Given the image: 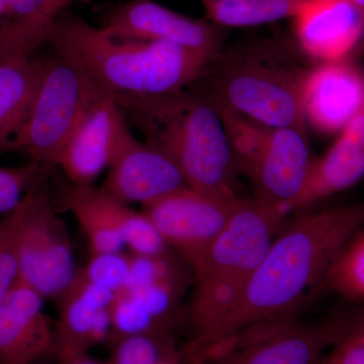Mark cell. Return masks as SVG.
I'll return each mask as SVG.
<instances>
[{
    "label": "cell",
    "instance_id": "obj_1",
    "mask_svg": "<svg viewBox=\"0 0 364 364\" xmlns=\"http://www.w3.org/2000/svg\"><path fill=\"white\" fill-rule=\"evenodd\" d=\"M363 227L364 203L287 215L240 301L207 348L256 321L296 317L308 291L323 284L335 256Z\"/></svg>",
    "mask_w": 364,
    "mask_h": 364
},
{
    "label": "cell",
    "instance_id": "obj_2",
    "mask_svg": "<svg viewBox=\"0 0 364 364\" xmlns=\"http://www.w3.org/2000/svg\"><path fill=\"white\" fill-rule=\"evenodd\" d=\"M70 59L100 90L116 98L154 97L186 90L212 57L164 42L117 39L80 16L62 14L46 42Z\"/></svg>",
    "mask_w": 364,
    "mask_h": 364
},
{
    "label": "cell",
    "instance_id": "obj_3",
    "mask_svg": "<svg viewBox=\"0 0 364 364\" xmlns=\"http://www.w3.org/2000/svg\"><path fill=\"white\" fill-rule=\"evenodd\" d=\"M305 57L284 38L245 41L223 48L191 86L267 128L306 127L304 90L312 67Z\"/></svg>",
    "mask_w": 364,
    "mask_h": 364
},
{
    "label": "cell",
    "instance_id": "obj_4",
    "mask_svg": "<svg viewBox=\"0 0 364 364\" xmlns=\"http://www.w3.org/2000/svg\"><path fill=\"white\" fill-rule=\"evenodd\" d=\"M145 142L169 157L188 188L239 196L238 171L221 117L193 86L154 97L117 98Z\"/></svg>",
    "mask_w": 364,
    "mask_h": 364
},
{
    "label": "cell",
    "instance_id": "obj_5",
    "mask_svg": "<svg viewBox=\"0 0 364 364\" xmlns=\"http://www.w3.org/2000/svg\"><path fill=\"white\" fill-rule=\"evenodd\" d=\"M286 208L241 198L224 231L193 268L195 291L186 321V364L205 350L243 296L287 215Z\"/></svg>",
    "mask_w": 364,
    "mask_h": 364
},
{
    "label": "cell",
    "instance_id": "obj_6",
    "mask_svg": "<svg viewBox=\"0 0 364 364\" xmlns=\"http://www.w3.org/2000/svg\"><path fill=\"white\" fill-rule=\"evenodd\" d=\"M41 177L4 222L18 264V282L58 299L75 279L70 237L56 212L48 178Z\"/></svg>",
    "mask_w": 364,
    "mask_h": 364
},
{
    "label": "cell",
    "instance_id": "obj_7",
    "mask_svg": "<svg viewBox=\"0 0 364 364\" xmlns=\"http://www.w3.org/2000/svg\"><path fill=\"white\" fill-rule=\"evenodd\" d=\"M100 90L80 67L55 52L43 61L39 85L14 149L23 151L51 176L69 136Z\"/></svg>",
    "mask_w": 364,
    "mask_h": 364
},
{
    "label": "cell",
    "instance_id": "obj_8",
    "mask_svg": "<svg viewBox=\"0 0 364 364\" xmlns=\"http://www.w3.org/2000/svg\"><path fill=\"white\" fill-rule=\"evenodd\" d=\"M335 342L328 321L309 325L296 317L264 318L220 340L188 364H320Z\"/></svg>",
    "mask_w": 364,
    "mask_h": 364
},
{
    "label": "cell",
    "instance_id": "obj_9",
    "mask_svg": "<svg viewBox=\"0 0 364 364\" xmlns=\"http://www.w3.org/2000/svg\"><path fill=\"white\" fill-rule=\"evenodd\" d=\"M55 205L71 213L87 237L91 253L122 252L152 256L162 253L164 240L143 212L117 200L105 189L78 186L67 179L57 184Z\"/></svg>",
    "mask_w": 364,
    "mask_h": 364
},
{
    "label": "cell",
    "instance_id": "obj_10",
    "mask_svg": "<svg viewBox=\"0 0 364 364\" xmlns=\"http://www.w3.org/2000/svg\"><path fill=\"white\" fill-rule=\"evenodd\" d=\"M241 198L184 186L143 205L142 212L167 245L193 269L224 231Z\"/></svg>",
    "mask_w": 364,
    "mask_h": 364
},
{
    "label": "cell",
    "instance_id": "obj_11",
    "mask_svg": "<svg viewBox=\"0 0 364 364\" xmlns=\"http://www.w3.org/2000/svg\"><path fill=\"white\" fill-rule=\"evenodd\" d=\"M98 28L117 39L164 42L214 57L225 47L227 28L171 11L153 0H129L98 14Z\"/></svg>",
    "mask_w": 364,
    "mask_h": 364
},
{
    "label": "cell",
    "instance_id": "obj_12",
    "mask_svg": "<svg viewBox=\"0 0 364 364\" xmlns=\"http://www.w3.org/2000/svg\"><path fill=\"white\" fill-rule=\"evenodd\" d=\"M128 119L116 97L100 90L64 145L57 168L78 186H90L109 168L127 134Z\"/></svg>",
    "mask_w": 364,
    "mask_h": 364
},
{
    "label": "cell",
    "instance_id": "obj_13",
    "mask_svg": "<svg viewBox=\"0 0 364 364\" xmlns=\"http://www.w3.org/2000/svg\"><path fill=\"white\" fill-rule=\"evenodd\" d=\"M314 160L306 127L272 129L249 178L254 200L293 212Z\"/></svg>",
    "mask_w": 364,
    "mask_h": 364
},
{
    "label": "cell",
    "instance_id": "obj_14",
    "mask_svg": "<svg viewBox=\"0 0 364 364\" xmlns=\"http://www.w3.org/2000/svg\"><path fill=\"white\" fill-rule=\"evenodd\" d=\"M116 294L83 279H75L57 301L58 321L54 326V355L59 364L87 358L93 346L109 340V306Z\"/></svg>",
    "mask_w": 364,
    "mask_h": 364
},
{
    "label": "cell",
    "instance_id": "obj_15",
    "mask_svg": "<svg viewBox=\"0 0 364 364\" xmlns=\"http://www.w3.org/2000/svg\"><path fill=\"white\" fill-rule=\"evenodd\" d=\"M102 188L126 203L146 205L186 186L174 162L129 132L109 165Z\"/></svg>",
    "mask_w": 364,
    "mask_h": 364
},
{
    "label": "cell",
    "instance_id": "obj_16",
    "mask_svg": "<svg viewBox=\"0 0 364 364\" xmlns=\"http://www.w3.org/2000/svg\"><path fill=\"white\" fill-rule=\"evenodd\" d=\"M293 18L299 49L321 63L342 61L364 39V13L353 0H305Z\"/></svg>",
    "mask_w": 364,
    "mask_h": 364
},
{
    "label": "cell",
    "instance_id": "obj_17",
    "mask_svg": "<svg viewBox=\"0 0 364 364\" xmlns=\"http://www.w3.org/2000/svg\"><path fill=\"white\" fill-rule=\"evenodd\" d=\"M364 111V73L344 60L312 67L304 90L306 124L341 133Z\"/></svg>",
    "mask_w": 364,
    "mask_h": 364
},
{
    "label": "cell",
    "instance_id": "obj_18",
    "mask_svg": "<svg viewBox=\"0 0 364 364\" xmlns=\"http://www.w3.org/2000/svg\"><path fill=\"white\" fill-rule=\"evenodd\" d=\"M44 299L18 282L0 305V364H38L54 355V326Z\"/></svg>",
    "mask_w": 364,
    "mask_h": 364
},
{
    "label": "cell",
    "instance_id": "obj_19",
    "mask_svg": "<svg viewBox=\"0 0 364 364\" xmlns=\"http://www.w3.org/2000/svg\"><path fill=\"white\" fill-rule=\"evenodd\" d=\"M364 177V111L343 131L323 156L314 160L308 181L294 210L313 208Z\"/></svg>",
    "mask_w": 364,
    "mask_h": 364
},
{
    "label": "cell",
    "instance_id": "obj_20",
    "mask_svg": "<svg viewBox=\"0 0 364 364\" xmlns=\"http://www.w3.org/2000/svg\"><path fill=\"white\" fill-rule=\"evenodd\" d=\"M43 61L32 57L0 60V152L14 149L42 74Z\"/></svg>",
    "mask_w": 364,
    "mask_h": 364
},
{
    "label": "cell",
    "instance_id": "obj_21",
    "mask_svg": "<svg viewBox=\"0 0 364 364\" xmlns=\"http://www.w3.org/2000/svg\"><path fill=\"white\" fill-rule=\"evenodd\" d=\"M207 20L223 28H247L294 18L305 0H200Z\"/></svg>",
    "mask_w": 364,
    "mask_h": 364
},
{
    "label": "cell",
    "instance_id": "obj_22",
    "mask_svg": "<svg viewBox=\"0 0 364 364\" xmlns=\"http://www.w3.org/2000/svg\"><path fill=\"white\" fill-rule=\"evenodd\" d=\"M215 107L226 132L237 171L239 176H245L249 181L272 129L226 107L215 105Z\"/></svg>",
    "mask_w": 364,
    "mask_h": 364
},
{
    "label": "cell",
    "instance_id": "obj_23",
    "mask_svg": "<svg viewBox=\"0 0 364 364\" xmlns=\"http://www.w3.org/2000/svg\"><path fill=\"white\" fill-rule=\"evenodd\" d=\"M111 348L107 364H186L174 335H136L117 340Z\"/></svg>",
    "mask_w": 364,
    "mask_h": 364
},
{
    "label": "cell",
    "instance_id": "obj_24",
    "mask_svg": "<svg viewBox=\"0 0 364 364\" xmlns=\"http://www.w3.org/2000/svg\"><path fill=\"white\" fill-rule=\"evenodd\" d=\"M76 0H46L39 14L28 23L0 33V60L9 57H32L46 42V37L64 11Z\"/></svg>",
    "mask_w": 364,
    "mask_h": 364
},
{
    "label": "cell",
    "instance_id": "obj_25",
    "mask_svg": "<svg viewBox=\"0 0 364 364\" xmlns=\"http://www.w3.org/2000/svg\"><path fill=\"white\" fill-rule=\"evenodd\" d=\"M323 284L349 301H364L363 227L340 249Z\"/></svg>",
    "mask_w": 364,
    "mask_h": 364
},
{
    "label": "cell",
    "instance_id": "obj_26",
    "mask_svg": "<svg viewBox=\"0 0 364 364\" xmlns=\"http://www.w3.org/2000/svg\"><path fill=\"white\" fill-rule=\"evenodd\" d=\"M83 279L114 294L121 293L130 279L131 254L122 252L93 253L82 269L78 270Z\"/></svg>",
    "mask_w": 364,
    "mask_h": 364
},
{
    "label": "cell",
    "instance_id": "obj_27",
    "mask_svg": "<svg viewBox=\"0 0 364 364\" xmlns=\"http://www.w3.org/2000/svg\"><path fill=\"white\" fill-rule=\"evenodd\" d=\"M45 176L49 174L31 161L13 168L0 167V214H11L31 186Z\"/></svg>",
    "mask_w": 364,
    "mask_h": 364
},
{
    "label": "cell",
    "instance_id": "obj_28",
    "mask_svg": "<svg viewBox=\"0 0 364 364\" xmlns=\"http://www.w3.org/2000/svg\"><path fill=\"white\" fill-rule=\"evenodd\" d=\"M18 282V264L13 240L4 222L0 223V305Z\"/></svg>",
    "mask_w": 364,
    "mask_h": 364
},
{
    "label": "cell",
    "instance_id": "obj_29",
    "mask_svg": "<svg viewBox=\"0 0 364 364\" xmlns=\"http://www.w3.org/2000/svg\"><path fill=\"white\" fill-rule=\"evenodd\" d=\"M328 322L334 330L336 343L345 338L358 339L364 342V305L335 316Z\"/></svg>",
    "mask_w": 364,
    "mask_h": 364
},
{
    "label": "cell",
    "instance_id": "obj_30",
    "mask_svg": "<svg viewBox=\"0 0 364 364\" xmlns=\"http://www.w3.org/2000/svg\"><path fill=\"white\" fill-rule=\"evenodd\" d=\"M45 2L46 0H9L0 33L32 21L40 13Z\"/></svg>",
    "mask_w": 364,
    "mask_h": 364
},
{
    "label": "cell",
    "instance_id": "obj_31",
    "mask_svg": "<svg viewBox=\"0 0 364 364\" xmlns=\"http://www.w3.org/2000/svg\"><path fill=\"white\" fill-rule=\"evenodd\" d=\"M320 364H364V342L353 338L340 340Z\"/></svg>",
    "mask_w": 364,
    "mask_h": 364
},
{
    "label": "cell",
    "instance_id": "obj_32",
    "mask_svg": "<svg viewBox=\"0 0 364 364\" xmlns=\"http://www.w3.org/2000/svg\"><path fill=\"white\" fill-rule=\"evenodd\" d=\"M7 1L9 0H0V28L4 25V18H6Z\"/></svg>",
    "mask_w": 364,
    "mask_h": 364
},
{
    "label": "cell",
    "instance_id": "obj_33",
    "mask_svg": "<svg viewBox=\"0 0 364 364\" xmlns=\"http://www.w3.org/2000/svg\"><path fill=\"white\" fill-rule=\"evenodd\" d=\"M65 364H97L95 363V361L91 360L90 358H85L81 359H77V360L71 361V363H65Z\"/></svg>",
    "mask_w": 364,
    "mask_h": 364
}]
</instances>
